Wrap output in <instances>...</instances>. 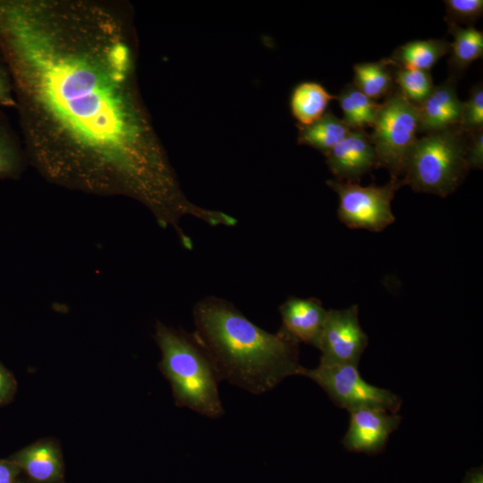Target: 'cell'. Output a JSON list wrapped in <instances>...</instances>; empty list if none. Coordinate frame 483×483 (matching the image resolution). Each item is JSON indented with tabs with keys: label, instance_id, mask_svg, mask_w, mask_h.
<instances>
[{
	"label": "cell",
	"instance_id": "d6986e66",
	"mask_svg": "<svg viewBox=\"0 0 483 483\" xmlns=\"http://www.w3.org/2000/svg\"><path fill=\"white\" fill-rule=\"evenodd\" d=\"M385 59L374 63L356 64L353 66V85L364 95L377 100L394 90V80Z\"/></svg>",
	"mask_w": 483,
	"mask_h": 483
},
{
	"label": "cell",
	"instance_id": "7c38bea8",
	"mask_svg": "<svg viewBox=\"0 0 483 483\" xmlns=\"http://www.w3.org/2000/svg\"><path fill=\"white\" fill-rule=\"evenodd\" d=\"M463 102L458 97L456 78L449 76L435 86L418 106V132L431 133L459 126Z\"/></svg>",
	"mask_w": 483,
	"mask_h": 483
},
{
	"label": "cell",
	"instance_id": "ba28073f",
	"mask_svg": "<svg viewBox=\"0 0 483 483\" xmlns=\"http://www.w3.org/2000/svg\"><path fill=\"white\" fill-rule=\"evenodd\" d=\"M357 305L326 311L317 347L321 352L319 365L358 367L369 341L360 326Z\"/></svg>",
	"mask_w": 483,
	"mask_h": 483
},
{
	"label": "cell",
	"instance_id": "e0dca14e",
	"mask_svg": "<svg viewBox=\"0 0 483 483\" xmlns=\"http://www.w3.org/2000/svg\"><path fill=\"white\" fill-rule=\"evenodd\" d=\"M351 130L342 119L325 113L314 123L300 126L299 143L310 146L326 156Z\"/></svg>",
	"mask_w": 483,
	"mask_h": 483
},
{
	"label": "cell",
	"instance_id": "52a82bcc",
	"mask_svg": "<svg viewBox=\"0 0 483 483\" xmlns=\"http://www.w3.org/2000/svg\"><path fill=\"white\" fill-rule=\"evenodd\" d=\"M326 184L339 196L337 216L347 227L381 232L394 222L391 202L403 185L402 179L391 178L382 186L364 187L359 182L337 180H328Z\"/></svg>",
	"mask_w": 483,
	"mask_h": 483
},
{
	"label": "cell",
	"instance_id": "cb8c5ba5",
	"mask_svg": "<svg viewBox=\"0 0 483 483\" xmlns=\"http://www.w3.org/2000/svg\"><path fill=\"white\" fill-rule=\"evenodd\" d=\"M0 106L16 108L13 86L8 67L0 54Z\"/></svg>",
	"mask_w": 483,
	"mask_h": 483
},
{
	"label": "cell",
	"instance_id": "f1b7e54d",
	"mask_svg": "<svg viewBox=\"0 0 483 483\" xmlns=\"http://www.w3.org/2000/svg\"><path fill=\"white\" fill-rule=\"evenodd\" d=\"M14 483H24V482L16 480Z\"/></svg>",
	"mask_w": 483,
	"mask_h": 483
},
{
	"label": "cell",
	"instance_id": "484cf974",
	"mask_svg": "<svg viewBox=\"0 0 483 483\" xmlns=\"http://www.w3.org/2000/svg\"><path fill=\"white\" fill-rule=\"evenodd\" d=\"M16 386L17 384L13 374L0 363V406L12 400Z\"/></svg>",
	"mask_w": 483,
	"mask_h": 483
},
{
	"label": "cell",
	"instance_id": "7402d4cb",
	"mask_svg": "<svg viewBox=\"0 0 483 483\" xmlns=\"http://www.w3.org/2000/svg\"><path fill=\"white\" fill-rule=\"evenodd\" d=\"M459 128L466 134L483 130V88L474 86L467 101L463 102Z\"/></svg>",
	"mask_w": 483,
	"mask_h": 483
},
{
	"label": "cell",
	"instance_id": "5bb4252c",
	"mask_svg": "<svg viewBox=\"0 0 483 483\" xmlns=\"http://www.w3.org/2000/svg\"><path fill=\"white\" fill-rule=\"evenodd\" d=\"M451 43L445 39L414 40L399 46L386 61L391 67L429 72L445 55Z\"/></svg>",
	"mask_w": 483,
	"mask_h": 483
},
{
	"label": "cell",
	"instance_id": "9c48e42d",
	"mask_svg": "<svg viewBox=\"0 0 483 483\" xmlns=\"http://www.w3.org/2000/svg\"><path fill=\"white\" fill-rule=\"evenodd\" d=\"M349 412V428L342 441L349 452L380 453L402 420L397 413L377 408H360Z\"/></svg>",
	"mask_w": 483,
	"mask_h": 483
},
{
	"label": "cell",
	"instance_id": "83f0119b",
	"mask_svg": "<svg viewBox=\"0 0 483 483\" xmlns=\"http://www.w3.org/2000/svg\"><path fill=\"white\" fill-rule=\"evenodd\" d=\"M462 483H483L482 467L468 471Z\"/></svg>",
	"mask_w": 483,
	"mask_h": 483
},
{
	"label": "cell",
	"instance_id": "30bf717a",
	"mask_svg": "<svg viewBox=\"0 0 483 483\" xmlns=\"http://www.w3.org/2000/svg\"><path fill=\"white\" fill-rule=\"evenodd\" d=\"M326 157L329 170L340 182H359L365 174L377 168L375 148L365 129H352Z\"/></svg>",
	"mask_w": 483,
	"mask_h": 483
},
{
	"label": "cell",
	"instance_id": "44dd1931",
	"mask_svg": "<svg viewBox=\"0 0 483 483\" xmlns=\"http://www.w3.org/2000/svg\"><path fill=\"white\" fill-rule=\"evenodd\" d=\"M394 80L400 92L417 106L424 102L435 87L430 72L425 71L399 68L394 72Z\"/></svg>",
	"mask_w": 483,
	"mask_h": 483
},
{
	"label": "cell",
	"instance_id": "3957f363",
	"mask_svg": "<svg viewBox=\"0 0 483 483\" xmlns=\"http://www.w3.org/2000/svg\"><path fill=\"white\" fill-rule=\"evenodd\" d=\"M156 341L159 368L170 382L175 404L208 418L224 414L218 391L221 381L207 351L193 334L157 322Z\"/></svg>",
	"mask_w": 483,
	"mask_h": 483
},
{
	"label": "cell",
	"instance_id": "2e32d148",
	"mask_svg": "<svg viewBox=\"0 0 483 483\" xmlns=\"http://www.w3.org/2000/svg\"><path fill=\"white\" fill-rule=\"evenodd\" d=\"M335 96L317 82L306 81L299 84L291 97L292 115L300 125H309L319 119L327 107L330 100Z\"/></svg>",
	"mask_w": 483,
	"mask_h": 483
},
{
	"label": "cell",
	"instance_id": "603a6c76",
	"mask_svg": "<svg viewBox=\"0 0 483 483\" xmlns=\"http://www.w3.org/2000/svg\"><path fill=\"white\" fill-rule=\"evenodd\" d=\"M445 22L471 26L483 13L482 0H445Z\"/></svg>",
	"mask_w": 483,
	"mask_h": 483
},
{
	"label": "cell",
	"instance_id": "8fae6325",
	"mask_svg": "<svg viewBox=\"0 0 483 483\" xmlns=\"http://www.w3.org/2000/svg\"><path fill=\"white\" fill-rule=\"evenodd\" d=\"M280 331L294 342L318 347L326 311L316 298L287 299L280 307Z\"/></svg>",
	"mask_w": 483,
	"mask_h": 483
},
{
	"label": "cell",
	"instance_id": "4316f807",
	"mask_svg": "<svg viewBox=\"0 0 483 483\" xmlns=\"http://www.w3.org/2000/svg\"><path fill=\"white\" fill-rule=\"evenodd\" d=\"M21 470L11 460L0 459V483H14Z\"/></svg>",
	"mask_w": 483,
	"mask_h": 483
},
{
	"label": "cell",
	"instance_id": "277c9868",
	"mask_svg": "<svg viewBox=\"0 0 483 483\" xmlns=\"http://www.w3.org/2000/svg\"><path fill=\"white\" fill-rule=\"evenodd\" d=\"M469 134L454 126L416 139L403 166V185L415 191L446 197L463 181L468 170Z\"/></svg>",
	"mask_w": 483,
	"mask_h": 483
},
{
	"label": "cell",
	"instance_id": "ffe728a7",
	"mask_svg": "<svg viewBox=\"0 0 483 483\" xmlns=\"http://www.w3.org/2000/svg\"><path fill=\"white\" fill-rule=\"evenodd\" d=\"M27 163L24 146L7 117L0 111V180L17 179Z\"/></svg>",
	"mask_w": 483,
	"mask_h": 483
},
{
	"label": "cell",
	"instance_id": "8992f818",
	"mask_svg": "<svg viewBox=\"0 0 483 483\" xmlns=\"http://www.w3.org/2000/svg\"><path fill=\"white\" fill-rule=\"evenodd\" d=\"M298 375L317 383L340 408L348 411L360 408H377L397 413L402 400L387 389L367 383L357 366L318 365L315 369L301 367Z\"/></svg>",
	"mask_w": 483,
	"mask_h": 483
},
{
	"label": "cell",
	"instance_id": "7a4b0ae2",
	"mask_svg": "<svg viewBox=\"0 0 483 483\" xmlns=\"http://www.w3.org/2000/svg\"><path fill=\"white\" fill-rule=\"evenodd\" d=\"M193 335L211 358L220 380L254 394L298 375L299 343L282 331L268 333L231 302L214 296L193 308Z\"/></svg>",
	"mask_w": 483,
	"mask_h": 483
},
{
	"label": "cell",
	"instance_id": "d4e9b609",
	"mask_svg": "<svg viewBox=\"0 0 483 483\" xmlns=\"http://www.w3.org/2000/svg\"><path fill=\"white\" fill-rule=\"evenodd\" d=\"M467 163L469 169L483 167V130L469 134Z\"/></svg>",
	"mask_w": 483,
	"mask_h": 483
},
{
	"label": "cell",
	"instance_id": "ac0fdd59",
	"mask_svg": "<svg viewBox=\"0 0 483 483\" xmlns=\"http://www.w3.org/2000/svg\"><path fill=\"white\" fill-rule=\"evenodd\" d=\"M335 98L343 111L342 120L351 129L372 127L380 104L364 95L352 83L344 87Z\"/></svg>",
	"mask_w": 483,
	"mask_h": 483
},
{
	"label": "cell",
	"instance_id": "5b68a950",
	"mask_svg": "<svg viewBox=\"0 0 483 483\" xmlns=\"http://www.w3.org/2000/svg\"><path fill=\"white\" fill-rule=\"evenodd\" d=\"M418 124V106L398 89L380 104L369 136L377 167L387 169L391 178L401 179L407 154L417 139Z\"/></svg>",
	"mask_w": 483,
	"mask_h": 483
},
{
	"label": "cell",
	"instance_id": "4fadbf2b",
	"mask_svg": "<svg viewBox=\"0 0 483 483\" xmlns=\"http://www.w3.org/2000/svg\"><path fill=\"white\" fill-rule=\"evenodd\" d=\"M8 459L36 482L55 483L63 478L62 453L54 441H38L14 453Z\"/></svg>",
	"mask_w": 483,
	"mask_h": 483
},
{
	"label": "cell",
	"instance_id": "9a60e30c",
	"mask_svg": "<svg viewBox=\"0 0 483 483\" xmlns=\"http://www.w3.org/2000/svg\"><path fill=\"white\" fill-rule=\"evenodd\" d=\"M448 33L453 35L451 57L448 64L454 78L462 74L470 64L483 55V33L473 26L462 28L452 22H446Z\"/></svg>",
	"mask_w": 483,
	"mask_h": 483
},
{
	"label": "cell",
	"instance_id": "6da1fadb",
	"mask_svg": "<svg viewBox=\"0 0 483 483\" xmlns=\"http://www.w3.org/2000/svg\"><path fill=\"white\" fill-rule=\"evenodd\" d=\"M0 54L30 162L49 182L125 195L157 221L181 196L132 86L125 21L102 0H0Z\"/></svg>",
	"mask_w": 483,
	"mask_h": 483
}]
</instances>
